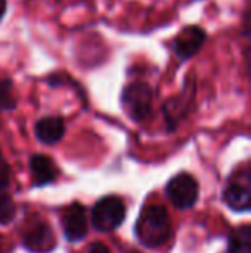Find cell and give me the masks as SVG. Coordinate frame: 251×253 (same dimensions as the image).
<instances>
[{"label": "cell", "mask_w": 251, "mask_h": 253, "mask_svg": "<svg viewBox=\"0 0 251 253\" xmlns=\"http://www.w3.org/2000/svg\"><path fill=\"white\" fill-rule=\"evenodd\" d=\"M0 253H3V248H2V241H0Z\"/></svg>", "instance_id": "ac0fdd59"}, {"label": "cell", "mask_w": 251, "mask_h": 253, "mask_svg": "<svg viewBox=\"0 0 251 253\" xmlns=\"http://www.w3.org/2000/svg\"><path fill=\"white\" fill-rule=\"evenodd\" d=\"M64 234L69 241H81L88 234L86 210L81 203H72L64 210L62 215Z\"/></svg>", "instance_id": "ba28073f"}, {"label": "cell", "mask_w": 251, "mask_h": 253, "mask_svg": "<svg viewBox=\"0 0 251 253\" xmlns=\"http://www.w3.org/2000/svg\"><path fill=\"white\" fill-rule=\"evenodd\" d=\"M16 203L7 190L0 188V224H10L16 217Z\"/></svg>", "instance_id": "5bb4252c"}, {"label": "cell", "mask_w": 251, "mask_h": 253, "mask_svg": "<svg viewBox=\"0 0 251 253\" xmlns=\"http://www.w3.org/2000/svg\"><path fill=\"white\" fill-rule=\"evenodd\" d=\"M23 245L31 253H52L57 247V240L47 222H36L26 229Z\"/></svg>", "instance_id": "52a82bcc"}, {"label": "cell", "mask_w": 251, "mask_h": 253, "mask_svg": "<svg viewBox=\"0 0 251 253\" xmlns=\"http://www.w3.org/2000/svg\"><path fill=\"white\" fill-rule=\"evenodd\" d=\"M227 253H251V226L245 224L229 233Z\"/></svg>", "instance_id": "7c38bea8"}, {"label": "cell", "mask_w": 251, "mask_h": 253, "mask_svg": "<svg viewBox=\"0 0 251 253\" xmlns=\"http://www.w3.org/2000/svg\"><path fill=\"white\" fill-rule=\"evenodd\" d=\"M9 181H10L9 164L5 162L2 152H0V188H2V190H7V186H9Z\"/></svg>", "instance_id": "9a60e30c"}, {"label": "cell", "mask_w": 251, "mask_h": 253, "mask_svg": "<svg viewBox=\"0 0 251 253\" xmlns=\"http://www.w3.org/2000/svg\"><path fill=\"white\" fill-rule=\"evenodd\" d=\"M165 195L172 205L179 210H189L196 205L200 195V184L188 172H179L171 177L165 186Z\"/></svg>", "instance_id": "277c9868"}, {"label": "cell", "mask_w": 251, "mask_h": 253, "mask_svg": "<svg viewBox=\"0 0 251 253\" xmlns=\"http://www.w3.org/2000/svg\"><path fill=\"white\" fill-rule=\"evenodd\" d=\"M66 133V123L59 116H47L41 117L35 124V136L45 145H55L64 138Z\"/></svg>", "instance_id": "30bf717a"}, {"label": "cell", "mask_w": 251, "mask_h": 253, "mask_svg": "<svg viewBox=\"0 0 251 253\" xmlns=\"http://www.w3.org/2000/svg\"><path fill=\"white\" fill-rule=\"evenodd\" d=\"M172 233L171 219L162 205H146L134 224L136 240L146 248H160Z\"/></svg>", "instance_id": "6da1fadb"}, {"label": "cell", "mask_w": 251, "mask_h": 253, "mask_svg": "<svg viewBox=\"0 0 251 253\" xmlns=\"http://www.w3.org/2000/svg\"><path fill=\"white\" fill-rule=\"evenodd\" d=\"M126 219V203L115 195L100 198L91 209V222L97 231L110 233L121 227Z\"/></svg>", "instance_id": "3957f363"}, {"label": "cell", "mask_w": 251, "mask_h": 253, "mask_svg": "<svg viewBox=\"0 0 251 253\" xmlns=\"http://www.w3.org/2000/svg\"><path fill=\"white\" fill-rule=\"evenodd\" d=\"M5 10H7V0H0V21L5 16Z\"/></svg>", "instance_id": "e0dca14e"}, {"label": "cell", "mask_w": 251, "mask_h": 253, "mask_svg": "<svg viewBox=\"0 0 251 253\" xmlns=\"http://www.w3.org/2000/svg\"><path fill=\"white\" fill-rule=\"evenodd\" d=\"M193 97H194L193 83L188 81L184 91H181V95L169 98V100L164 103V116H165V121H167L169 129H176L179 121L188 114L191 103H193Z\"/></svg>", "instance_id": "9c48e42d"}, {"label": "cell", "mask_w": 251, "mask_h": 253, "mask_svg": "<svg viewBox=\"0 0 251 253\" xmlns=\"http://www.w3.org/2000/svg\"><path fill=\"white\" fill-rule=\"evenodd\" d=\"M30 172L35 186H45V184H50L55 181L57 167L50 157L36 153L30 159Z\"/></svg>", "instance_id": "8fae6325"}, {"label": "cell", "mask_w": 251, "mask_h": 253, "mask_svg": "<svg viewBox=\"0 0 251 253\" xmlns=\"http://www.w3.org/2000/svg\"><path fill=\"white\" fill-rule=\"evenodd\" d=\"M251 176L248 169H241L234 174V177H231L225 186L224 193V202L229 209H232L234 212H248L251 205V190H250Z\"/></svg>", "instance_id": "5b68a950"}, {"label": "cell", "mask_w": 251, "mask_h": 253, "mask_svg": "<svg viewBox=\"0 0 251 253\" xmlns=\"http://www.w3.org/2000/svg\"><path fill=\"white\" fill-rule=\"evenodd\" d=\"M122 110L131 121L143 123L153 109V88L144 81H133L126 84L121 93Z\"/></svg>", "instance_id": "7a4b0ae2"}, {"label": "cell", "mask_w": 251, "mask_h": 253, "mask_svg": "<svg viewBox=\"0 0 251 253\" xmlns=\"http://www.w3.org/2000/svg\"><path fill=\"white\" fill-rule=\"evenodd\" d=\"M86 253H110V250H108L104 243H91L90 247H88Z\"/></svg>", "instance_id": "2e32d148"}, {"label": "cell", "mask_w": 251, "mask_h": 253, "mask_svg": "<svg viewBox=\"0 0 251 253\" xmlns=\"http://www.w3.org/2000/svg\"><path fill=\"white\" fill-rule=\"evenodd\" d=\"M17 105V98L14 95V83L9 78L0 76V110H12Z\"/></svg>", "instance_id": "4fadbf2b"}, {"label": "cell", "mask_w": 251, "mask_h": 253, "mask_svg": "<svg viewBox=\"0 0 251 253\" xmlns=\"http://www.w3.org/2000/svg\"><path fill=\"white\" fill-rule=\"evenodd\" d=\"M207 42V31L198 24L186 26L172 42V50L181 60H188L201 50Z\"/></svg>", "instance_id": "8992f818"}]
</instances>
